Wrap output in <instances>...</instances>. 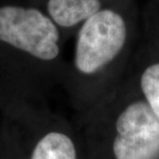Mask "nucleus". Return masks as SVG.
Returning <instances> with one entry per match:
<instances>
[{"label": "nucleus", "instance_id": "nucleus-1", "mask_svg": "<svg viewBox=\"0 0 159 159\" xmlns=\"http://www.w3.org/2000/svg\"><path fill=\"white\" fill-rule=\"evenodd\" d=\"M0 40L46 61L59 54L56 25L35 8L0 7Z\"/></svg>", "mask_w": 159, "mask_h": 159}, {"label": "nucleus", "instance_id": "nucleus-2", "mask_svg": "<svg viewBox=\"0 0 159 159\" xmlns=\"http://www.w3.org/2000/svg\"><path fill=\"white\" fill-rule=\"evenodd\" d=\"M125 40L123 19L110 9L97 11L86 20L80 30L75 66L83 74H94L118 55Z\"/></svg>", "mask_w": 159, "mask_h": 159}, {"label": "nucleus", "instance_id": "nucleus-3", "mask_svg": "<svg viewBox=\"0 0 159 159\" xmlns=\"http://www.w3.org/2000/svg\"><path fill=\"white\" fill-rule=\"evenodd\" d=\"M113 150L116 159H157L159 157V120L149 104H130L116 122Z\"/></svg>", "mask_w": 159, "mask_h": 159}, {"label": "nucleus", "instance_id": "nucleus-4", "mask_svg": "<svg viewBox=\"0 0 159 159\" xmlns=\"http://www.w3.org/2000/svg\"><path fill=\"white\" fill-rule=\"evenodd\" d=\"M48 11L57 24L71 27L100 11L99 0H49Z\"/></svg>", "mask_w": 159, "mask_h": 159}, {"label": "nucleus", "instance_id": "nucleus-5", "mask_svg": "<svg viewBox=\"0 0 159 159\" xmlns=\"http://www.w3.org/2000/svg\"><path fill=\"white\" fill-rule=\"evenodd\" d=\"M30 159H78L77 151L69 136L52 131L35 145Z\"/></svg>", "mask_w": 159, "mask_h": 159}, {"label": "nucleus", "instance_id": "nucleus-6", "mask_svg": "<svg viewBox=\"0 0 159 159\" xmlns=\"http://www.w3.org/2000/svg\"><path fill=\"white\" fill-rule=\"evenodd\" d=\"M141 86L149 107L159 120V63L149 66L144 71Z\"/></svg>", "mask_w": 159, "mask_h": 159}]
</instances>
